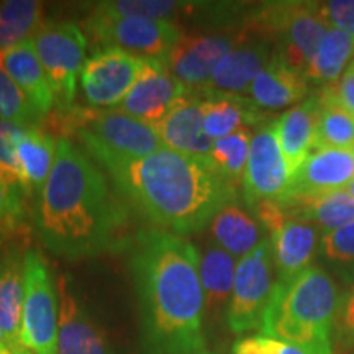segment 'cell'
Segmentation results:
<instances>
[{"instance_id":"1f68e13d","label":"cell","mask_w":354,"mask_h":354,"mask_svg":"<svg viewBox=\"0 0 354 354\" xmlns=\"http://www.w3.org/2000/svg\"><path fill=\"white\" fill-rule=\"evenodd\" d=\"M251 140H253V135L250 128H243L225 138L215 140L214 148H212L209 156L210 165L233 187L243 184V176H245L248 158H250Z\"/></svg>"},{"instance_id":"b9f144b4","label":"cell","mask_w":354,"mask_h":354,"mask_svg":"<svg viewBox=\"0 0 354 354\" xmlns=\"http://www.w3.org/2000/svg\"><path fill=\"white\" fill-rule=\"evenodd\" d=\"M344 190H346V192L349 194V196H351V197L354 198V179L351 180V183H349V184L346 185V189H344Z\"/></svg>"},{"instance_id":"603a6c76","label":"cell","mask_w":354,"mask_h":354,"mask_svg":"<svg viewBox=\"0 0 354 354\" xmlns=\"http://www.w3.org/2000/svg\"><path fill=\"white\" fill-rule=\"evenodd\" d=\"M202 100L203 127L212 140H220L250 127H263L266 112L256 107L250 97L196 92Z\"/></svg>"},{"instance_id":"9c48e42d","label":"cell","mask_w":354,"mask_h":354,"mask_svg":"<svg viewBox=\"0 0 354 354\" xmlns=\"http://www.w3.org/2000/svg\"><path fill=\"white\" fill-rule=\"evenodd\" d=\"M274 258L269 236L236 264L232 299L225 320L234 335L263 326L266 310L274 292Z\"/></svg>"},{"instance_id":"d590c367","label":"cell","mask_w":354,"mask_h":354,"mask_svg":"<svg viewBox=\"0 0 354 354\" xmlns=\"http://www.w3.org/2000/svg\"><path fill=\"white\" fill-rule=\"evenodd\" d=\"M24 131V127L0 118V180L10 192L21 197L24 194H21L19 161H17V143Z\"/></svg>"},{"instance_id":"e0dca14e","label":"cell","mask_w":354,"mask_h":354,"mask_svg":"<svg viewBox=\"0 0 354 354\" xmlns=\"http://www.w3.org/2000/svg\"><path fill=\"white\" fill-rule=\"evenodd\" d=\"M353 179V149L315 148L290 179L289 189L282 198L310 197L344 190Z\"/></svg>"},{"instance_id":"6da1fadb","label":"cell","mask_w":354,"mask_h":354,"mask_svg":"<svg viewBox=\"0 0 354 354\" xmlns=\"http://www.w3.org/2000/svg\"><path fill=\"white\" fill-rule=\"evenodd\" d=\"M128 268L138 295L146 351L180 354L205 348V295L197 248L169 232H140L130 243Z\"/></svg>"},{"instance_id":"f35d334b","label":"cell","mask_w":354,"mask_h":354,"mask_svg":"<svg viewBox=\"0 0 354 354\" xmlns=\"http://www.w3.org/2000/svg\"><path fill=\"white\" fill-rule=\"evenodd\" d=\"M318 8L330 28L354 37V0H330L318 3Z\"/></svg>"},{"instance_id":"f1b7e54d","label":"cell","mask_w":354,"mask_h":354,"mask_svg":"<svg viewBox=\"0 0 354 354\" xmlns=\"http://www.w3.org/2000/svg\"><path fill=\"white\" fill-rule=\"evenodd\" d=\"M353 57V35L330 28L304 74L308 82L312 81L322 84V86H331V84H336L342 79Z\"/></svg>"},{"instance_id":"7a4b0ae2","label":"cell","mask_w":354,"mask_h":354,"mask_svg":"<svg viewBox=\"0 0 354 354\" xmlns=\"http://www.w3.org/2000/svg\"><path fill=\"white\" fill-rule=\"evenodd\" d=\"M38 233L61 258H95L123 241L127 210L115 198L99 167L69 140H57L55 165L41 190Z\"/></svg>"},{"instance_id":"ba28073f","label":"cell","mask_w":354,"mask_h":354,"mask_svg":"<svg viewBox=\"0 0 354 354\" xmlns=\"http://www.w3.org/2000/svg\"><path fill=\"white\" fill-rule=\"evenodd\" d=\"M25 304L20 343L32 354H57V290L41 253H25Z\"/></svg>"},{"instance_id":"83f0119b","label":"cell","mask_w":354,"mask_h":354,"mask_svg":"<svg viewBox=\"0 0 354 354\" xmlns=\"http://www.w3.org/2000/svg\"><path fill=\"white\" fill-rule=\"evenodd\" d=\"M263 230L256 216L236 201L221 207L210 221L214 243L240 259L263 241Z\"/></svg>"},{"instance_id":"74e56055","label":"cell","mask_w":354,"mask_h":354,"mask_svg":"<svg viewBox=\"0 0 354 354\" xmlns=\"http://www.w3.org/2000/svg\"><path fill=\"white\" fill-rule=\"evenodd\" d=\"M24 218V197L8 190L0 180V241H6L20 228Z\"/></svg>"},{"instance_id":"cb8c5ba5","label":"cell","mask_w":354,"mask_h":354,"mask_svg":"<svg viewBox=\"0 0 354 354\" xmlns=\"http://www.w3.org/2000/svg\"><path fill=\"white\" fill-rule=\"evenodd\" d=\"M2 61L7 73L30 100L38 117H48L55 107L50 81L39 61L33 39L24 41L2 53Z\"/></svg>"},{"instance_id":"d6a6232c","label":"cell","mask_w":354,"mask_h":354,"mask_svg":"<svg viewBox=\"0 0 354 354\" xmlns=\"http://www.w3.org/2000/svg\"><path fill=\"white\" fill-rule=\"evenodd\" d=\"M318 256L344 284H354V221L322 234Z\"/></svg>"},{"instance_id":"277c9868","label":"cell","mask_w":354,"mask_h":354,"mask_svg":"<svg viewBox=\"0 0 354 354\" xmlns=\"http://www.w3.org/2000/svg\"><path fill=\"white\" fill-rule=\"evenodd\" d=\"M338 286L320 266L276 282L261 331L315 354H331V331L339 313Z\"/></svg>"},{"instance_id":"d4e9b609","label":"cell","mask_w":354,"mask_h":354,"mask_svg":"<svg viewBox=\"0 0 354 354\" xmlns=\"http://www.w3.org/2000/svg\"><path fill=\"white\" fill-rule=\"evenodd\" d=\"M236 264V258L214 241L198 253V274L205 295V317L212 322L227 317Z\"/></svg>"},{"instance_id":"3957f363","label":"cell","mask_w":354,"mask_h":354,"mask_svg":"<svg viewBox=\"0 0 354 354\" xmlns=\"http://www.w3.org/2000/svg\"><path fill=\"white\" fill-rule=\"evenodd\" d=\"M91 156L153 223L179 236L201 232L221 207L236 201V187L205 158L187 156L169 148L143 158L104 151Z\"/></svg>"},{"instance_id":"836d02e7","label":"cell","mask_w":354,"mask_h":354,"mask_svg":"<svg viewBox=\"0 0 354 354\" xmlns=\"http://www.w3.org/2000/svg\"><path fill=\"white\" fill-rule=\"evenodd\" d=\"M196 3L177 0H107L94 7L95 13L105 17H143V19L166 20L171 17L192 10Z\"/></svg>"},{"instance_id":"ee69618b","label":"cell","mask_w":354,"mask_h":354,"mask_svg":"<svg viewBox=\"0 0 354 354\" xmlns=\"http://www.w3.org/2000/svg\"><path fill=\"white\" fill-rule=\"evenodd\" d=\"M353 154H354V148H353Z\"/></svg>"},{"instance_id":"ab89813d","label":"cell","mask_w":354,"mask_h":354,"mask_svg":"<svg viewBox=\"0 0 354 354\" xmlns=\"http://www.w3.org/2000/svg\"><path fill=\"white\" fill-rule=\"evenodd\" d=\"M335 94L338 97L339 104L354 115V63L351 61L344 71V74L338 82L335 84Z\"/></svg>"},{"instance_id":"ac0fdd59","label":"cell","mask_w":354,"mask_h":354,"mask_svg":"<svg viewBox=\"0 0 354 354\" xmlns=\"http://www.w3.org/2000/svg\"><path fill=\"white\" fill-rule=\"evenodd\" d=\"M154 128L166 148L187 156L209 159L215 141L203 127L202 100L196 92L176 105Z\"/></svg>"},{"instance_id":"d6986e66","label":"cell","mask_w":354,"mask_h":354,"mask_svg":"<svg viewBox=\"0 0 354 354\" xmlns=\"http://www.w3.org/2000/svg\"><path fill=\"white\" fill-rule=\"evenodd\" d=\"M320 233L315 225L289 216L281 228L269 234L277 282L290 281L312 266L313 258L318 254Z\"/></svg>"},{"instance_id":"7bdbcfd3","label":"cell","mask_w":354,"mask_h":354,"mask_svg":"<svg viewBox=\"0 0 354 354\" xmlns=\"http://www.w3.org/2000/svg\"><path fill=\"white\" fill-rule=\"evenodd\" d=\"M349 294H353V295H354V287H353V290H351V292H349Z\"/></svg>"},{"instance_id":"52a82bcc","label":"cell","mask_w":354,"mask_h":354,"mask_svg":"<svg viewBox=\"0 0 354 354\" xmlns=\"http://www.w3.org/2000/svg\"><path fill=\"white\" fill-rule=\"evenodd\" d=\"M33 41L55 94V107H73L77 79L86 64V35L71 21H44Z\"/></svg>"},{"instance_id":"5b68a950","label":"cell","mask_w":354,"mask_h":354,"mask_svg":"<svg viewBox=\"0 0 354 354\" xmlns=\"http://www.w3.org/2000/svg\"><path fill=\"white\" fill-rule=\"evenodd\" d=\"M50 127L68 140L76 136L86 151H104L123 158H143L165 148L156 128L117 109L73 107L55 110Z\"/></svg>"},{"instance_id":"8d00e7d4","label":"cell","mask_w":354,"mask_h":354,"mask_svg":"<svg viewBox=\"0 0 354 354\" xmlns=\"http://www.w3.org/2000/svg\"><path fill=\"white\" fill-rule=\"evenodd\" d=\"M233 354H315L297 344H290L266 335L246 336L233 344Z\"/></svg>"},{"instance_id":"484cf974","label":"cell","mask_w":354,"mask_h":354,"mask_svg":"<svg viewBox=\"0 0 354 354\" xmlns=\"http://www.w3.org/2000/svg\"><path fill=\"white\" fill-rule=\"evenodd\" d=\"M57 141L41 128H25L17 143V161L24 197L41 196L55 165Z\"/></svg>"},{"instance_id":"9a60e30c","label":"cell","mask_w":354,"mask_h":354,"mask_svg":"<svg viewBox=\"0 0 354 354\" xmlns=\"http://www.w3.org/2000/svg\"><path fill=\"white\" fill-rule=\"evenodd\" d=\"M56 290L59 305L57 354H118L104 328L81 304L69 276H57Z\"/></svg>"},{"instance_id":"ffe728a7","label":"cell","mask_w":354,"mask_h":354,"mask_svg":"<svg viewBox=\"0 0 354 354\" xmlns=\"http://www.w3.org/2000/svg\"><path fill=\"white\" fill-rule=\"evenodd\" d=\"M318 112L320 100L318 95H312L274 120L277 141L290 179L315 149Z\"/></svg>"},{"instance_id":"f546056e","label":"cell","mask_w":354,"mask_h":354,"mask_svg":"<svg viewBox=\"0 0 354 354\" xmlns=\"http://www.w3.org/2000/svg\"><path fill=\"white\" fill-rule=\"evenodd\" d=\"M318 112L315 148H354V115L339 104L335 94V84L323 86L318 92Z\"/></svg>"},{"instance_id":"44dd1931","label":"cell","mask_w":354,"mask_h":354,"mask_svg":"<svg viewBox=\"0 0 354 354\" xmlns=\"http://www.w3.org/2000/svg\"><path fill=\"white\" fill-rule=\"evenodd\" d=\"M25 256L10 248L0 258V343L21 349L20 333L25 304Z\"/></svg>"},{"instance_id":"7c38bea8","label":"cell","mask_w":354,"mask_h":354,"mask_svg":"<svg viewBox=\"0 0 354 354\" xmlns=\"http://www.w3.org/2000/svg\"><path fill=\"white\" fill-rule=\"evenodd\" d=\"M289 184V171L279 146L274 122H271L259 127L251 140L250 158L243 176V197L250 209L263 201H281Z\"/></svg>"},{"instance_id":"4fadbf2b","label":"cell","mask_w":354,"mask_h":354,"mask_svg":"<svg viewBox=\"0 0 354 354\" xmlns=\"http://www.w3.org/2000/svg\"><path fill=\"white\" fill-rule=\"evenodd\" d=\"M243 33H183L165 61L169 73L183 86L202 91L221 59L236 46Z\"/></svg>"},{"instance_id":"7402d4cb","label":"cell","mask_w":354,"mask_h":354,"mask_svg":"<svg viewBox=\"0 0 354 354\" xmlns=\"http://www.w3.org/2000/svg\"><path fill=\"white\" fill-rule=\"evenodd\" d=\"M248 94L256 107L272 112L304 102L308 95V81L304 73L274 55L271 63L256 76Z\"/></svg>"},{"instance_id":"8fae6325","label":"cell","mask_w":354,"mask_h":354,"mask_svg":"<svg viewBox=\"0 0 354 354\" xmlns=\"http://www.w3.org/2000/svg\"><path fill=\"white\" fill-rule=\"evenodd\" d=\"M141 66V57L120 48H100L87 57L81 71L79 81L84 99L94 109H117L135 86Z\"/></svg>"},{"instance_id":"8992f818","label":"cell","mask_w":354,"mask_h":354,"mask_svg":"<svg viewBox=\"0 0 354 354\" xmlns=\"http://www.w3.org/2000/svg\"><path fill=\"white\" fill-rule=\"evenodd\" d=\"M251 21L261 32L274 35L277 39L276 56L300 73H305L330 30L318 2L268 3Z\"/></svg>"},{"instance_id":"4dcf8cb0","label":"cell","mask_w":354,"mask_h":354,"mask_svg":"<svg viewBox=\"0 0 354 354\" xmlns=\"http://www.w3.org/2000/svg\"><path fill=\"white\" fill-rule=\"evenodd\" d=\"M43 10L38 0L0 2V53L33 39L44 24Z\"/></svg>"},{"instance_id":"2e32d148","label":"cell","mask_w":354,"mask_h":354,"mask_svg":"<svg viewBox=\"0 0 354 354\" xmlns=\"http://www.w3.org/2000/svg\"><path fill=\"white\" fill-rule=\"evenodd\" d=\"M274 55H276V44L271 38L264 35L259 37L243 35L236 46L220 61L210 81L202 91L243 95L250 91L256 76L271 63Z\"/></svg>"},{"instance_id":"60d3db41","label":"cell","mask_w":354,"mask_h":354,"mask_svg":"<svg viewBox=\"0 0 354 354\" xmlns=\"http://www.w3.org/2000/svg\"><path fill=\"white\" fill-rule=\"evenodd\" d=\"M180 354H212V353L207 348H198V349H190V351H185Z\"/></svg>"},{"instance_id":"e575fe53","label":"cell","mask_w":354,"mask_h":354,"mask_svg":"<svg viewBox=\"0 0 354 354\" xmlns=\"http://www.w3.org/2000/svg\"><path fill=\"white\" fill-rule=\"evenodd\" d=\"M0 118L24 128H41L39 123L43 122L21 88L7 73L2 53H0Z\"/></svg>"},{"instance_id":"5bb4252c","label":"cell","mask_w":354,"mask_h":354,"mask_svg":"<svg viewBox=\"0 0 354 354\" xmlns=\"http://www.w3.org/2000/svg\"><path fill=\"white\" fill-rule=\"evenodd\" d=\"M189 94L162 61L143 59L135 86L117 110L154 127Z\"/></svg>"},{"instance_id":"30bf717a","label":"cell","mask_w":354,"mask_h":354,"mask_svg":"<svg viewBox=\"0 0 354 354\" xmlns=\"http://www.w3.org/2000/svg\"><path fill=\"white\" fill-rule=\"evenodd\" d=\"M84 26L102 48H120L141 59H156L162 63L183 37L179 26L172 21L143 17H105L92 12Z\"/></svg>"},{"instance_id":"4316f807","label":"cell","mask_w":354,"mask_h":354,"mask_svg":"<svg viewBox=\"0 0 354 354\" xmlns=\"http://www.w3.org/2000/svg\"><path fill=\"white\" fill-rule=\"evenodd\" d=\"M279 202L287 215L315 225L322 234L354 221V198L346 190L310 197H287Z\"/></svg>"}]
</instances>
